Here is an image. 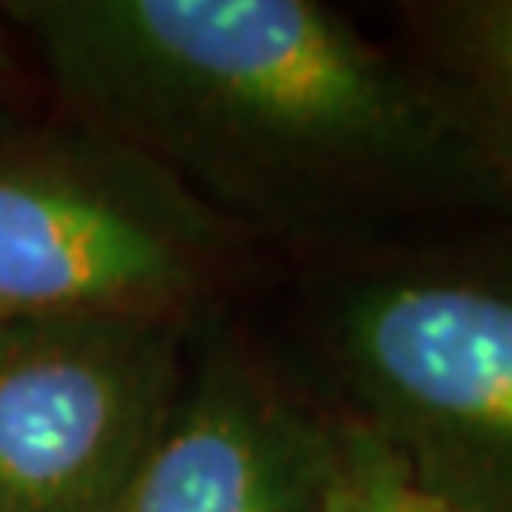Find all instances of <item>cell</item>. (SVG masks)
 Wrapping results in <instances>:
<instances>
[{
    "instance_id": "cell-3",
    "label": "cell",
    "mask_w": 512,
    "mask_h": 512,
    "mask_svg": "<svg viewBox=\"0 0 512 512\" xmlns=\"http://www.w3.org/2000/svg\"><path fill=\"white\" fill-rule=\"evenodd\" d=\"M349 418L463 512H512V270L410 262L349 281L327 319Z\"/></svg>"
},
{
    "instance_id": "cell-8",
    "label": "cell",
    "mask_w": 512,
    "mask_h": 512,
    "mask_svg": "<svg viewBox=\"0 0 512 512\" xmlns=\"http://www.w3.org/2000/svg\"><path fill=\"white\" fill-rule=\"evenodd\" d=\"M0 27H4V16H0ZM12 80V54H8V42H4V31H0V99H4V88ZM4 118V110H0Z\"/></svg>"
},
{
    "instance_id": "cell-1",
    "label": "cell",
    "mask_w": 512,
    "mask_h": 512,
    "mask_svg": "<svg viewBox=\"0 0 512 512\" xmlns=\"http://www.w3.org/2000/svg\"><path fill=\"white\" fill-rule=\"evenodd\" d=\"M69 118L232 228L342 232L490 198L414 57L315 0H12Z\"/></svg>"
},
{
    "instance_id": "cell-6",
    "label": "cell",
    "mask_w": 512,
    "mask_h": 512,
    "mask_svg": "<svg viewBox=\"0 0 512 512\" xmlns=\"http://www.w3.org/2000/svg\"><path fill=\"white\" fill-rule=\"evenodd\" d=\"M403 23L490 198L512 205V0H414L403 4Z\"/></svg>"
},
{
    "instance_id": "cell-2",
    "label": "cell",
    "mask_w": 512,
    "mask_h": 512,
    "mask_svg": "<svg viewBox=\"0 0 512 512\" xmlns=\"http://www.w3.org/2000/svg\"><path fill=\"white\" fill-rule=\"evenodd\" d=\"M236 258V228L141 152L76 118H0V327L61 315L186 323Z\"/></svg>"
},
{
    "instance_id": "cell-4",
    "label": "cell",
    "mask_w": 512,
    "mask_h": 512,
    "mask_svg": "<svg viewBox=\"0 0 512 512\" xmlns=\"http://www.w3.org/2000/svg\"><path fill=\"white\" fill-rule=\"evenodd\" d=\"M186 323L61 315L0 327V512H114L186 380Z\"/></svg>"
},
{
    "instance_id": "cell-5",
    "label": "cell",
    "mask_w": 512,
    "mask_h": 512,
    "mask_svg": "<svg viewBox=\"0 0 512 512\" xmlns=\"http://www.w3.org/2000/svg\"><path fill=\"white\" fill-rule=\"evenodd\" d=\"M330 444L334 418L247 346L217 342L114 512H319Z\"/></svg>"
},
{
    "instance_id": "cell-7",
    "label": "cell",
    "mask_w": 512,
    "mask_h": 512,
    "mask_svg": "<svg viewBox=\"0 0 512 512\" xmlns=\"http://www.w3.org/2000/svg\"><path fill=\"white\" fill-rule=\"evenodd\" d=\"M319 512H463L410 475L395 448L349 414L334 418Z\"/></svg>"
}]
</instances>
